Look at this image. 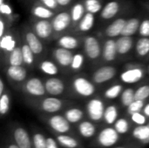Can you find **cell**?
Here are the masks:
<instances>
[{
    "mask_svg": "<svg viewBox=\"0 0 149 148\" xmlns=\"http://www.w3.org/2000/svg\"><path fill=\"white\" fill-rule=\"evenodd\" d=\"M46 93L49 96L59 97L63 95L65 92V83L55 76L47 79L45 81Z\"/></svg>",
    "mask_w": 149,
    "mask_h": 148,
    "instance_id": "obj_16",
    "label": "cell"
},
{
    "mask_svg": "<svg viewBox=\"0 0 149 148\" xmlns=\"http://www.w3.org/2000/svg\"><path fill=\"white\" fill-rule=\"evenodd\" d=\"M10 108V97L9 92H4L0 95V115L4 117L9 113Z\"/></svg>",
    "mask_w": 149,
    "mask_h": 148,
    "instance_id": "obj_40",
    "label": "cell"
},
{
    "mask_svg": "<svg viewBox=\"0 0 149 148\" xmlns=\"http://www.w3.org/2000/svg\"><path fill=\"white\" fill-rule=\"evenodd\" d=\"M148 73H149V64H148Z\"/></svg>",
    "mask_w": 149,
    "mask_h": 148,
    "instance_id": "obj_58",
    "label": "cell"
},
{
    "mask_svg": "<svg viewBox=\"0 0 149 148\" xmlns=\"http://www.w3.org/2000/svg\"><path fill=\"white\" fill-rule=\"evenodd\" d=\"M31 134L33 148H46L47 135H45L41 129L36 126H31Z\"/></svg>",
    "mask_w": 149,
    "mask_h": 148,
    "instance_id": "obj_25",
    "label": "cell"
},
{
    "mask_svg": "<svg viewBox=\"0 0 149 148\" xmlns=\"http://www.w3.org/2000/svg\"><path fill=\"white\" fill-rule=\"evenodd\" d=\"M145 76V70L140 66L126 69L120 74V79L127 85H133L140 82Z\"/></svg>",
    "mask_w": 149,
    "mask_h": 148,
    "instance_id": "obj_14",
    "label": "cell"
},
{
    "mask_svg": "<svg viewBox=\"0 0 149 148\" xmlns=\"http://www.w3.org/2000/svg\"><path fill=\"white\" fill-rule=\"evenodd\" d=\"M9 129V134L19 147L33 148L31 132L26 130L23 126L12 122Z\"/></svg>",
    "mask_w": 149,
    "mask_h": 148,
    "instance_id": "obj_4",
    "label": "cell"
},
{
    "mask_svg": "<svg viewBox=\"0 0 149 148\" xmlns=\"http://www.w3.org/2000/svg\"><path fill=\"white\" fill-rule=\"evenodd\" d=\"M120 3L118 1L113 0L108 3H107L101 11H100V17L104 20H109L114 17L120 10Z\"/></svg>",
    "mask_w": 149,
    "mask_h": 148,
    "instance_id": "obj_24",
    "label": "cell"
},
{
    "mask_svg": "<svg viewBox=\"0 0 149 148\" xmlns=\"http://www.w3.org/2000/svg\"><path fill=\"white\" fill-rule=\"evenodd\" d=\"M38 118L48 127L50 133H65V134H72V135L79 136L76 126L72 125L66 120V118L64 116V114L39 113Z\"/></svg>",
    "mask_w": 149,
    "mask_h": 148,
    "instance_id": "obj_2",
    "label": "cell"
},
{
    "mask_svg": "<svg viewBox=\"0 0 149 148\" xmlns=\"http://www.w3.org/2000/svg\"><path fill=\"white\" fill-rule=\"evenodd\" d=\"M5 73L10 80L17 83L25 81L27 77V71L23 65H8Z\"/></svg>",
    "mask_w": 149,
    "mask_h": 148,
    "instance_id": "obj_20",
    "label": "cell"
},
{
    "mask_svg": "<svg viewBox=\"0 0 149 148\" xmlns=\"http://www.w3.org/2000/svg\"><path fill=\"white\" fill-rule=\"evenodd\" d=\"M106 105L99 97H94L91 99L86 106V113L88 120L93 121L94 123L103 122V117L106 110Z\"/></svg>",
    "mask_w": 149,
    "mask_h": 148,
    "instance_id": "obj_5",
    "label": "cell"
},
{
    "mask_svg": "<svg viewBox=\"0 0 149 148\" xmlns=\"http://www.w3.org/2000/svg\"><path fill=\"white\" fill-rule=\"evenodd\" d=\"M142 113L149 119V102L146 103V105H145V106H144V108L142 110Z\"/></svg>",
    "mask_w": 149,
    "mask_h": 148,
    "instance_id": "obj_54",
    "label": "cell"
},
{
    "mask_svg": "<svg viewBox=\"0 0 149 148\" xmlns=\"http://www.w3.org/2000/svg\"><path fill=\"white\" fill-rule=\"evenodd\" d=\"M57 44L59 47L72 51L79 47V40L72 35H63L58 39Z\"/></svg>",
    "mask_w": 149,
    "mask_h": 148,
    "instance_id": "obj_29",
    "label": "cell"
},
{
    "mask_svg": "<svg viewBox=\"0 0 149 148\" xmlns=\"http://www.w3.org/2000/svg\"><path fill=\"white\" fill-rule=\"evenodd\" d=\"M119 118H120L119 108L116 105L111 104L106 107L104 117H103V123L106 126H113Z\"/></svg>",
    "mask_w": 149,
    "mask_h": 148,
    "instance_id": "obj_26",
    "label": "cell"
},
{
    "mask_svg": "<svg viewBox=\"0 0 149 148\" xmlns=\"http://www.w3.org/2000/svg\"><path fill=\"white\" fill-rule=\"evenodd\" d=\"M39 2H40V3H42L43 5L46 6L47 8H49L52 10H55L59 7L57 0H39Z\"/></svg>",
    "mask_w": 149,
    "mask_h": 148,
    "instance_id": "obj_49",
    "label": "cell"
},
{
    "mask_svg": "<svg viewBox=\"0 0 149 148\" xmlns=\"http://www.w3.org/2000/svg\"><path fill=\"white\" fill-rule=\"evenodd\" d=\"M141 20L139 17H132L127 20L120 36H134L140 28Z\"/></svg>",
    "mask_w": 149,
    "mask_h": 148,
    "instance_id": "obj_30",
    "label": "cell"
},
{
    "mask_svg": "<svg viewBox=\"0 0 149 148\" xmlns=\"http://www.w3.org/2000/svg\"><path fill=\"white\" fill-rule=\"evenodd\" d=\"M149 99V85H143L135 90V99L146 101Z\"/></svg>",
    "mask_w": 149,
    "mask_h": 148,
    "instance_id": "obj_45",
    "label": "cell"
},
{
    "mask_svg": "<svg viewBox=\"0 0 149 148\" xmlns=\"http://www.w3.org/2000/svg\"><path fill=\"white\" fill-rule=\"evenodd\" d=\"M39 69L40 71L45 73V75H48V76H56L58 74L59 71H58V67L57 65V64H55L54 62L51 61V60H48V59H45V60H43L39 63Z\"/></svg>",
    "mask_w": 149,
    "mask_h": 148,
    "instance_id": "obj_36",
    "label": "cell"
},
{
    "mask_svg": "<svg viewBox=\"0 0 149 148\" xmlns=\"http://www.w3.org/2000/svg\"><path fill=\"white\" fill-rule=\"evenodd\" d=\"M79 136L83 140H93L99 130L96 123L90 120H84L76 126Z\"/></svg>",
    "mask_w": 149,
    "mask_h": 148,
    "instance_id": "obj_12",
    "label": "cell"
},
{
    "mask_svg": "<svg viewBox=\"0 0 149 148\" xmlns=\"http://www.w3.org/2000/svg\"><path fill=\"white\" fill-rule=\"evenodd\" d=\"M117 74V69L111 65H104L98 68L92 76V80L95 85L104 84L113 79Z\"/></svg>",
    "mask_w": 149,
    "mask_h": 148,
    "instance_id": "obj_11",
    "label": "cell"
},
{
    "mask_svg": "<svg viewBox=\"0 0 149 148\" xmlns=\"http://www.w3.org/2000/svg\"><path fill=\"white\" fill-rule=\"evenodd\" d=\"M123 85L120 84H115L110 87H108L105 92H104V98H106L107 99L112 100V99H115L118 97H120L121 92H123Z\"/></svg>",
    "mask_w": 149,
    "mask_h": 148,
    "instance_id": "obj_38",
    "label": "cell"
},
{
    "mask_svg": "<svg viewBox=\"0 0 149 148\" xmlns=\"http://www.w3.org/2000/svg\"><path fill=\"white\" fill-rule=\"evenodd\" d=\"M72 89L74 92L82 98H90L96 92L95 84L85 77H76L72 80Z\"/></svg>",
    "mask_w": 149,
    "mask_h": 148,
    "instance_id": "obj_7",
    "label": "cell"
},
{
    "mask_svg": "<svg viewBox=\"0 0 149 148\" xmlns=\"http://www.w3.org/2000/svg\"><path fill=\"white\" fill-rule=\"evenodd\" d=\"M63 114L72 125L76 126L79 122L85 120L86 113H85L84 110H82L80 107L72 106L66 108L64 111Z\"/></svg>",
    "mask_w": 149,
    "mask_h": 148,
    "instance_id": "obj_21",
    "label": "cell"
},
{
    "mask_svg": "<svg viewBox=\"0 0 149 148\" xmlns=\"http://www.w3.org/2000/svg\"><path fill=\"white\" fill-rule=\"evenodd\" d=\"M129 119L131 120V122L133 124H134L135 126H142V125H146L148 124L149 121V119L142 113V112H138V113H134L132 115L129 116Z\"/></svg>",
    "mask_w": 149,
    "mask_h": 148,
    "instance_id": "obj_43",
    "label": "cell"
},
{
    "mask_svg": "<svg viewBox=\"0 0 149 148\" xmlns=\"http://www.w3.org/2000/svg\"><path fill=\"white\" fill-rule=\"evenodd\" d=\"M131 123L132 122L130 119L128 120L127 118L125 117H120L113 126L121 136H124L126 134H129V133L131 132L132 130Z\"/></svg>",
    "mask_w": 149,
    "mask_h": 148,
    "instance_id": "obj_33",
    "label": "cell"
},
{
    "mask_svg": "<svg viewBox=\"0 0 149 148\" xmlns=\"http://www.w3.org/2000/svg\"><path fill=\"white\" fill-rule=\"evenodd\" d=\"M73 53L72 52L71 50L65 49L62 47H57L53 49L52 51V57L55 60V62L61 67L67 68L71 66L72 58H73Z\"/></svg>",
    "mask_w": 149,
    "mask_h": 148,
    "instance_id": "obj_17",
    "label": "cell"
},
{
    "mask_svg": "<svg viewBox=\"0 0 149 148\" xmlns=\"http://www.w3.org/2000/svg\"><path fill=\"white\" fill-rule=\"evenodd\" d=\"M134 100H135V90L132 87L124 89L120 94V103L122 106L127 108Z\"/></svg>",
    "mask_w": 149,
    "mask_h": 148,
    "instance_id": "obj_37",
    "label": "cell"
},
{
    "mask_svg": "<svg viewBox=\"0 0 149 148\" xmlns=\"http://www.w3.org/2000/svg\"><path fill=\"white\" fill-rule=\"evenodd\" d=\"M86 13V10L84 3H80V2L76 3L70 10L72 24L77 25L79 22L82 19V17L85 16Z\"/></svg>",
    "mask_w": 149,
    "mask_h": 148,
    "instance_id": "obj_35",
    "label": "cell"
},
{
    "mask_svg": "<svg viewBox=\"0 0 149 148\" xmlns=\"http://www.w3.org/2000/svg\"><path fill=\"white\" fill-rule=\"evenodd\" d=\"M147 8H148V9L149 10V4H148V5H147Z\"/></svg>",
    "mask_w": 149,
    "mask_h": 148,
    "instance_id": "obj_57",
    "label": "cell"
},
{
    "mask_svg": "<svg viewBox=\"0 0 149 148\" xmlns=\"http://www.w3.org/2000/svg\"><path fill=\"white\" fill-rule=\"evenodd\" d=\"M41 40L42 39L37 36L32 29H26L24 31V41L30 46L35 55H40L45 50Z\"/></svg>",
    "mask_w": 149,
    "mask_h": 148,
    "instance_id": "obj_18",
    "label": "cell"
},
{
    "mask_svg": "<svg viewBox=\"0 0 149 148\" xmlns=\"http://www.w3.org/2000/svg\"><path fill=\"white\" fill-rule=\"evenodd\" d=\"M83 3H84L86 12H90L94 15L101 11L103 8L102 3L100 0H85Z\"/></svg>",
    "mask_w": 149,
    "mask_h": 148,
    "instance_id": "obj_41",
    "label": "cell"
},
{
    "mask_svg": "<svg viewBox=\"0 0 149 148\" xmlns=\"http://www.w3.org/2000/svg\"><path fill=\"white\" fill-rule=\"evenodd\" d=\"M57 2L59 7H65L72 2V0H57Z\"/></svg>",
    "mask_w": 149,
    "mask_h": 148,
    "instance_id": "obj_53",
    "label": "cell"
},
{
    "mask_svg": "<svg viewBox=\"0 0 149 148\" xmlns=\"http://www.w3.org/2000/svg\"><path fill=\"white\" fill-rule=\"evenodd\" d=\"M95 22V17L94 14L86 12L85 16L82 17V19L77 24V28L81 32H86L93 29Z\"/></svg>",
    "mask_w": 149,
    "mask_h": 148,
    "instance_id": "obj_32",
    "label": "cell"
},
{
    "mask_svg": "<svg viewBox=\"0 0 149 148\" xmlns=\"http://www.w3.org/2000/svg\"><path fill=\"white\" fill-rule=\"evenodd\" d=\"M84 52L91 61H96L102 56V47L94 36H87L84 39Z\"/></svg>",
    "mask_w": 149,
    "mask_h": 148,
    "instance_id": "obj_8",
    "label": "cell"
},
{
    "mask_svg": "<svg viewBox=\"0 0 149 148\" xmlns=\"http://www.w3.org/2000/svg\"><path fill=\"white\" fill-rule=\"evenodd\" d=\"M129 140L142 147L149 145V121L142 126H135L129 133Z\"/></svg>",
    "mask_w": 149,
    "mask_h": 148,
    "instance_id": "obj_10",
    "label": "cell"
},
{
    "mask_svg": "<svg viewBox=\"0 0 149 148\" xmlns=\"http://www.w3.org/2000/svg\"><path fill=\"white\" fill-rule=\"evenodd\" d=\"M118 51L116 45V39L108 38L104 42L102 46V59L107 63H111L116 59Z\"/></svg>",
    "mask_w": 149,
    "mask_h": 148,
    "instance_id": "obj_19",
    "label": "cell"
},
{
    "mask_svg": "<svg viewBox=\"0 0 149 148\" xmlns=\"http://www.w3.org/2000/svg\"><path fill=\"white\" fill-rule=\"evenodd\" d=\"M0 12L2 14L3 17H11L13 15V10L11 9V7L7 3H3L0 4Z\"/></svg>",
    "mask_w": 149,
    "mask_h": 148,
    "instance_id": "obj_47",
    "label": "cell"
},
{
    "mask_svg": "<svg viewBox=\"0 0 149 148\" xmlns=\"http://www.w3.org/2000/svg\"><path fill=\"white\" fill-rule=\"evenodd\" d=\"M84 63H85V56L84 54H82L81 52H77L73 55V58H72V64H71V66L70 68L72 70V71H79L82 66L84 65Z\"/></svg>",
    "mask_w": 149,
    "mask_h": 148,
    "instance_id": "obj_42",
    "label": "cell"
},
{
    "mask_svg": "<svg viewBox=\"0 0 149 148\" xmlns=\"http://www.w3.org/2000/svg\"><path fill=\"white\" fill-rule=\"evenodd\" d=\"M6 62L8 65H23L24 59H23V53L21 45H17L13 51L7 54Z\"/></svg>",
    "mask_w": 149,
    "mask_h": 148,
    "instance_id": "obj_31",
    "label": "cell"
},
{
    "mask_svg": "<svg viewBox=\"0 0 149 148\" xmlns=\"http://www.w3.org/2000/svg\"><path fill=\"white\" fill-rule=\"evenodd\" d=\"M145 105H146V101L135 99L129 106L127 107V115L130 116V115H132L134 113L142 112Z\"/></svg>",
    "mask_w": 149,
    "mask_h": 148,
    "instance_id": "obj_44",
    "label": "cell"
},
{
    "mask_svg": "<svg viewBox=\"0 0 149 148\" xmlns=\"http://www.w3.org/2000/svg\"><path fill=\"white\" fill-rule=\"evenodd\" d=\"M22 90L30 98H41L47 94L45 82L37 77H32L25 80L22 85Z\"/></svg>",
    "mask_w": 149,
    "mask_h": 148,
    "instance_id": "obj_6",
    "label": "cell"
},
{
    "mask_svg": "<svg viewBox=\"0 0 149 148\" xmlns=\"http://www.w3.org/2000/svg\"><path fill=\"white\" fill-rule=\"evenodd\" d=\"M27 104L37 110L40 113L53 114L58 113L61 111H65L69 106L74 105L73 102L62 99L58 97L54 96H44L41 98H30L27 99Z\"/></svg>",
    "mask_w": 149,
    "mask_h": 148,
    "instance_id": "obj_1",
    "label": "cell"
},
{
    "mask_svg": "<svg viewBox=\"0 0 149 148\" xmlns=\"http://www.w3.org/2000/svg\"><path fill=\"white\" fill-rule=\"evenodd\" d=\"M17 39L11 33L6 32L0 39V48L4 54L10 53L17 47Z\"/></svg>",
    "mask_w": 149,
    "mask_h": 148,
    "instance_id": "obj_27",
    "label": "cell"
},
{
    "mask_svg": "<svg viewBox=\"0 0 149 148\" xmlns=\"http://www.w3.org/2000/svg\"><path fill=\"white\" fill-rule=\"evenodd\" d=\"M3 3H4V0H0V4Z\"/></svg>",
    "mask_w": 149,
    "mask_h": 148,
    "instance_id": "obj_56",
    "label": "cell"
},
{
    "mask_svg": "<svg viewBox=\"0 0 149 148\" xmlns=\"http://www.w3.org/2000/svg\"><path fill=\"white\" fill-rule=\"evenodd\" d=\"M4 92V82L3 79H0V95H2Z\"/></svg>",
    "mask_w": 149,
    "mask_h": 148,
    "instance_id": "obj_55",
    "label": "cell"
},
{
    "mask_svg": "<svg viewBox=\"0 0 149 148\" xmlns=\"http://www.w3.org/2000/svg\"><path fill=\"white\" fill-rule=\"evenodd\" d=\"M53 135L62 148H85L81 138L79 136L65 134V133H51Z\"/></svg>",
    "mask_w": 149,
    "mask_h": 148,
    "instance_id": "obj_13",
    "label": "cell"
},
{
    "mask_svg": "<svg viewBox=\"0 0 149 148\" xmlns=\"http://www.w3.org/2000/svg\"><path fill=\"white\" fill-rule=\"evenodd\" d=\"M126 18L118 17L113 22H112L105 30V34L109 38H116L121 35V32L127 23Z\"/></svg>",
    "mask_w": 149,
    "mask_h": 148,
    "instance_id": "obj_23",
    "label": "cell"
},
{
    "mask_svg": "<svg viewBox=\"0 0 149 148\" xmlns=\"http://www.w3.org/2000/svg\"><path fill=\"white\" fill-rule=\"evenodd\" d=\"M6 26H7V24H5L4 19H3V17L2 16L1 18H0V38L3 37L7 32Z\"/></svg>",
    "mask_w": 149,
    "mask_h": 148,
    "instance_id": "obj_52",
    "label": "cell"
},
{
    "mask_svg": "<svg viewBox=\"0 0 149 148\" xmlns=\"http://www.w3.org/2000/svg\"><path fill=\"white\" fill-rule=\"evenodd\" d=\"M112 148H144V147L141 146L140 144L134 142V141H131L128 144L126 145H120V146H115Z\"/></svg>",
    "mask_w": 149,
    "mask_h": 148,
    "instance_id": "obj_51",
    "label": "cell"
},
{
    "mask_svg": "<svg viewBox=\"0 0 149 148\" xmlns=\"http://www.w3.org/2000/svg\"><path fill=\"white\" fill-rule=\"evenodd\" d=\"M31 14L38 19H50L56 15L54 10L47 8L42 3L35 4L31 9Z\"/></svg>",
    "mask_w": 149,
    "mask_h": 148,
    "instance_id": "obj_28",
    "label": "cell"
},
{
    "mask_svg": "<svg viewBox=\"0 0 149 148\" xmlns=\"http://www.w3.org/2000/svg\"><path fill=\"white\" fill-rule=\"evenodd\" d=\"M135 52L137 57L145 58L149 55V38L141 37L135 43Z\"/></svg>",
    "mask_w": 149,
    "mask_h": 148,
    "instance_id": "obj_34",
    "label": "cell"
},
{
    "mask_svg": "<svg viewBox=\"0 0 149 148\" xmlns=\"http://www.w3.org/2000/svg\"><path fill=\"white\" fill-rule=\"evenodd\" d=\"M2 148H20L12 140V138L10 137V135H7L5 136V138L3 139V142L2 145Z\"/></svg>",
    "mask_w": 149,
    "mask_h": 148,
    "instance_id": "obj_48",
    "label": "cell"
},
{
    "mask_svg": "<svg viewBox=\"0 0 149 148\" xmlns=\"http://www.w3.org/2000/svg\"><path fill=\"white\" fill-rule=\"evenodd\" d=\"M22 48V53H23V59H24V65L27 66H31L34 64V52L30 48V46L24 43L21 45Z\"/></svg>",
    "mask_w": 149,
    "mask_h": 148,
    "instance_id": "obj_39",
    "label": "cell"
},
{
    "mask_svg": "<svg viewBox=\"0 0 149 148\" xmlns=\"http://www.w3.org/2000/svg\"><path fill=\"white\" fill-rule=\"evenodd\" d=\"M32 31L37 34V36L42 40L48 39L52 37L53 31L52 21L49 19H37L32 23Z\"/></svg>",
    "mask_w": 149,
    "mask_h": 148,
    "instance_id": "obj_9",
    "label": "cell"
},
{
    "mask_svg": "<svg viewBox=\"0 0 149 148\" xmlns=\"http://www.w3.org/2000/svg\"><path fill=\"white\" fill-rule=\"evenodd\" d=\"M138 33L140 37L149 38V18H145L141 20Z\"/></svg>",
    "mask_w": 149,
    "mask_h": 148,
    "instance_id": "obj_46",
    "label": "cell"
},
{
    "mask_svg": "<svg viewBox=\"0 0 149 148\" xmlns=\"http://www.w3.org/2000/svg\"><path fill=\"white\" fill-rule=\"evenodd\" d=\"M51 21L52 24L53 31L54 32H57V33H61L66 31L70 27V25L72 24L71 14L68 11H61L56 14L52 18Z\"/></svg>",
    "mask_w": 149,
    "mask_h": 148,
    "instance_id": "obj_15",
    "label": "cell"
},
{
    "mask_svg": "<svg viewBox=\"0 0 149 148\" xmlns=\"http://www.w3.org/2000/svg\"><path fill=\"white\" fill-rule=\"evenodd\" d=\"M46 140H47L46 148H62L59 146V144L58 143V141L56 140L53 135H47Z\"/></svg>",
    "mask_w": 149,
    "mask_h": 148,
    "instance_id": "obj_50",
    "label": "cell"
},
{
    "mask_svg": "<svg viewBox=\"0 0 149 148\" xmlns=\"http://www.w3.org/2000/svg\"><path fill=\"white\" fill-rule=\"evenodd\" d=\"M121 135L115 130L113 126H106L99 130L97 135L91 142L94 148H112L120 141Z\"/></svg>",
    "mask_w": 149,
    "mask_h": 148,
    "instance_id": "obj_3",
    "label": "cell"
},
{
    "mask_svg": "<svg viewBox=\"0 0 149 148\" xmlns=\"http://www.w3.org/2000/svg\"><path fill=\"white\" fill-rule=\"evenodd\" d=\"M116 45L118 55L125 56L135 47V42L132 36H120L116 39Z\"/></svg>",
    "mask_w": 149,
    "mask_h": 148,
    "instance_id": "obj_22",
    "label": "cell"
}]
</instances>
